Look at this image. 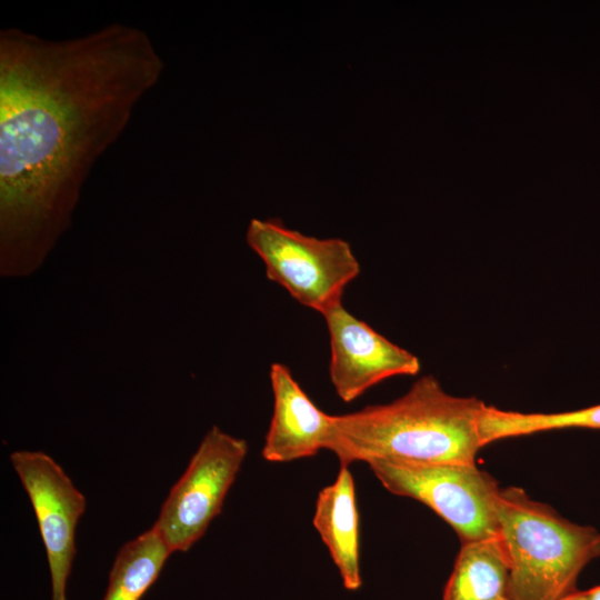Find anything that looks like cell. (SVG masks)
I'll list each match as a JSON object with an SVG mask.
<instances>
[{"label":"cell","instance_id":"obj_7","mask_svg":"<svg viewBox=\"0 0 600 600\" xmlns=\"http://www.w3.org/2000/svg\"><path fill=\"white\" fill-rule=\"evenodd\" d=\"M34 511L46 549L51 600H67V583L76 556V529L86 510V497L61 466L42 451L10 454Z\"/></svg>","mask_w":600,"mask_h":600},{"label":"cell","instance_id":"obj_12","mask_svg":"<svg viewBox=\"0 0 600 600\" xmlns=\"http://www.w3.org/2000/svg\"><path fill=\"white\" fill-rule=\"evenodd\" d=\"M171 553L152 527L124 543L114 558L102 600H140L156 582Z\"/></svg>","mask_w":600,"mask_h":600},{"label":"cell","instance_id":"obj_13","mask_svg":"<svg viewBox=\"0 0 600 600\" xmlns=\"http://www.w3.org/2000/svg\"><path fill=\"white\" fill-rule=\"evenodd\" d=\"M570 428L600 429V403L552 413H528L486 406L480 421V437L484 447L501 439Z\"/></svg>","mask_w":600,"mask_h":600},{"label":"cell","instance_id":"obj_9","mask_svg":"<svg viewBox=\"0 0 600 600\" xmlns=\"http://www.w3.org/2000/svg\"><path fill=\"white\" fill-rule=\"evenodd\" d=\"M270 381L273 412L262 457L270 462H289L328 449L332 416L313 403L284 364H271Z\"/></svg>","mask_w":600,"mask_h":600},{"label":"cell","instance_id":"obj_8","mask_svg":"<svg viewBox=\"0 0 600 600\" xmlns=\"http://www.w3.org/2000/svg\"><path fill=\"white\" fill-rule=\"evenodd\" d=\"M330 337L329 376L338 397L351 402L394 376H414L420 361L339 302L322 313Z\"/></svg>","mask_w":600,"mask_h":600},{"label":"cell","instance_id":"obj_2","mask_svg":"<svg viewBox=\"0 0 600 600\" xmlns=\"http://www.w3.org/2000/svg\"><path fill=\"white\" fill-rule=\"evenodd\" d=\"M486 406L476 397L452 396L434 377L423 376L389 403L332 416L328 450L347 467L377 459L476 463Z\"/></svg>","mask_w":600,"mask_h":600},{"label":"cell","instance_id":"obj_15","mask_svg":"<svg viewBox=\"0 0 600 600\" xmlns=\"http://www.w3.org/2000/svg\"><path fill=\"white\" fill-rule=\"evenodd\" d=\"M589 600H600V584L586 591Z\"/></svg>","mask_w":600,"mask_h":600},{"label":"cell","instance_id":"obj_3","mask_svg":"<svg viewBox=\"0 0 600 600\" xmlns=\"http://www.w3.org/2000/svg\"><path fill=\"white\" fill-rule=\"evenodd\" d=\"M498 537L510 567V600H560L600 558V532L564 519L518 487L500 490Z\"/></svg>","mask_w":600,"mask_h":600},{"label":"cell","instance_id":"obj_14","mask_svg":"<svg viewBox=\"0 0 600 600\" xmlns=\"http://www.w3.org/2000/svg\"><path fill=\"white\" fill-rule=\"evenodd\" d=\"M560 600H589L587 594H586V591H573L571 593H569L568 596L561 598Z\"/></svg>","mask_w":600,"mask_h":600},{"label":"cell","instance_id":"obj_1","mask_svg":"<svg viewBox=\"0 0 600 600\" xmlns=\"http://www.w3.org/2000/svg\"><path fill=\"white\" fill-rule=\"evenodd\" d=\"M164 61L113 22L52 40L0 31V271H36L71 224L97 160L120 138Z\"/></svg>","mask_w":600,"mask_h":600},{"label":"cell","instance_id":"obj_16","mask_svg":"<svg viewBox=\"0 0 600 600\" xmlns=\"http://www.w3.org/2000/svg\"><path fill=\"white\" fill-rule=\"evenodd\" d=\"M507 600H510V599H507Z\"/></svg>","mask_w":600,"mask_h":600},{"label":"cell","instance_id":"obj_10","mask_svg":"<svg viewBox=\"0 0 600 600\" xmlns=\"http://www.w3.org/2000/svg\"><path fill=\"white\" fill-rule=\"evenodd\" d=\"M313 527L337 566L343 586L357 590L362 584L359 556V513L353 477L341 466L333 483L318 494Z\"/></svg>","mask_w":600,"mask_h":600},{"label":"cell","instance_id":"obj_11","mask_svg":"<svg viewBox=\"0 0 600 600\" xmlns=\"http://www.w3.org/2000/svg\"><path fill=\"white\" fill-rule=\"evenodd\" d=\"M510 567L496 537L462 542L442 600H507Z\"/></svg>","mask_w":600,"mask_h":600},{"label":"cell","instance_id":"obj_4","mask_svg":"<svg viewBox=\"0 0 600 600\" xmlns=\"http://www.w3.org/2000/svg\"><path fill=\"white\" fill-rule=\"evenodd\" d=\"M246 240L263 261L269 280L321 314L342 302L344 288L360 272L347 241L306 236L288 229L280 220L252 219Z\"/></svg>","mask_w":600,"mask_h":600},{"label":"cell","instance_id":"obj_5","mask_svg":"<svg viewBox=\"0 0 600 600\" xmlns=\"http://www.w3.org/2000/svg\"><path fill=\"white\" fill-rule=\"evenodd\" d=\"M391 493L418 500L451 526L462 542L498 534L497 481L476 463L367 462Z\"/></svg>","mask_w":600,"mask_h":600},{"label":"cell","instance_id":"obj_6","mask_svg":"<svg viewBox=\"0 0 600 600\" xmlns=\"http://www.w3.org/2000/svg\"><path fill=\"white\" fill-rule=\"evenodd\" d=\"M248 452L246 440L213 426L171 488L152 528L171 552L188 551L220 513Z\"/></svg>","mask_w":600,"mask_h":600}]
</instances>
